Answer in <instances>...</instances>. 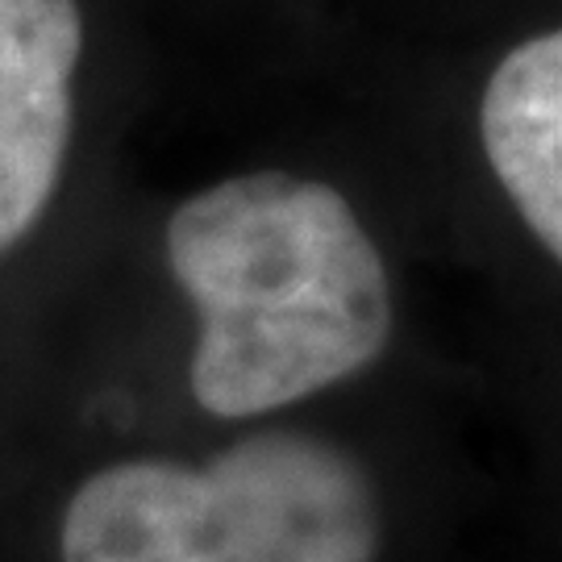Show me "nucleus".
Wrapping results in <instances>:
<instances>
[{
    "instance_id": "3",
    "label": "nucleus",
    "mask_w": 562,
    "mask_h": 562,
    "mask_svg": "<svg viewBox=\"0 0 562 562\" xmlns=\"http://www.w3.org/2000/svg\"><path fill=\"white\" fill-rule=\"evenodd\" d=\"M80 55L76 0H0V255L55 201Z\"/></svg>"
},
{
    "instance_id": "4",
    "label": "nucleus",
    "mask_w": 562,
    "mask_h": 562,
    "mask_svg": "<svg viewBox=\"0 0 562 562\" xmlns=\"http://www.w3.org/2000/svg\"><path fill=\"white\" fill-rule=\"evenodd\" d=\"M480 138L521 225L562 267V30L496 63L480 101Z\"/></svg>"
},
{
    "instance_id": "2",
    "label": "nucleus",
    "mask_w": 562,
    "mask_h": 562,
    "mask_svg": "<svg viewBox=\"0 0 562 562\" xmlns=\"http://www.w3.org/2000/svg\"><path fill=\"white\" fill-rule=\"evenodd\" d=\"M396 496L362 450L250 425L201 454H125L59 513V562H392Z\"/></svg>"
},
{
    "instance_id": "1",
    "label": "nucleus",
    "mask_w": 562,
    "mask_h": 562,
    "mask_svg": "<svg viewBox=\"0 0 562 562\" xmlns=\"http://www.w3.org/2000/svg\"><path fill=\"white\" fill-rule=\"evenodd\" d=\"M162 250L196 322L188 396L209 422H283L392 341L383 250L334 183L292 171L209 183L171 209Z\"/></svg>"
}]
</instances>
